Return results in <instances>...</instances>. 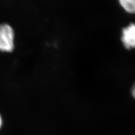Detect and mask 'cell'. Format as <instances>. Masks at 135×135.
I'll use <instances>...</instances> for the list:
<instances>
[{
  "label": "cell",
  "instance_id": "obj_1",
  "mask_svg": "<svg viewBox=\"0 0 135 135\" xmlns=\"http://www.w3.org/2000/svg\"><path fill=\"white\" fill-rule=\"evenodd\" d=\"M14 49V32L10 25L0 24V51L10 52Z\"/></svg>",
  "mask_w": 135,
  "mask_h": 135
},
{
  "label": "cell",
  "instance_id": "obj_2",
  "mask_svg": "<svg viewBox=\"0 0 135 135\" xmlns=\"http://www.w3.org/2000/svg\"><path fill=\"white\" fill-rule=\"evenodd\" d=\"M121 40L126 49L135 48V23L130 24L123 29Z\"/></svg>",
  "mask_w": 135,
  "mask_h": 135
},
{
  "label": "cell",
  "instance_id": "obj_3",
  "mask_svg": "<svg viewBox=\"0 0 135 135\" xmlns=\"http://www.w3.org/2000/svg\"><path fill=\"white\" fill-rule=\"evenodd\" d=\"M120 6L129 14H135V0H118Z\"/></svg>",
  "mask_w": 135,
  "mask_h": 135
},
{
  "label": "cell",
  "instance_id": "obj_4",
  "mask_svg": "<svg viewBox=\"0 0 135 135\" xmlns=\"http://www.w3.org/2000/svg\"><path fill=\"white\" fill-rule=\"evenodd\" d=\"M131 94L133 96V98L135 99V82L133 84V85L131 88Z\"/></svg>",
  "mask_w": 135,
  "mask_h": 135
},
{
  "label": "cell",
  "instance_id": "obj_5",
  "mask_svg": "<svg viewBox=\"0 0 135 135\" xmlns=\"http://www.w3.org/2000/svg\"><path fill=\"white\" fill-rule=\"evenodd\" d=\"M2 124V120L1 116V115H0V128H1V127Z\"/></svg>",
  "mask_w": 135,
  "mask_h": 135
}]
</instances>
